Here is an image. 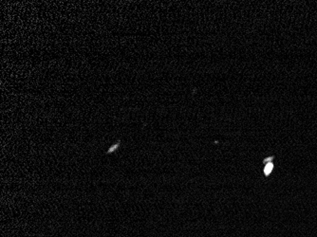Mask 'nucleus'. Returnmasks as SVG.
Masks as SVG:
<instances>
[{"label":"nucleus","instance_id":"nucleus-1","mask_svg":"<svg viewBox=\"0 0 317 237\" xmlns=\"http://www.w3.org/2000/svg\"><path fill=\"white\" fill-rule=\"evenodd\" d=\"M273 168H274V165L272 162H269L266 164L265 168H264V172L266 174V175H269L272 171H273Z\"/></svg>","mask_w":317,"mask_h":237}]
</instances>
